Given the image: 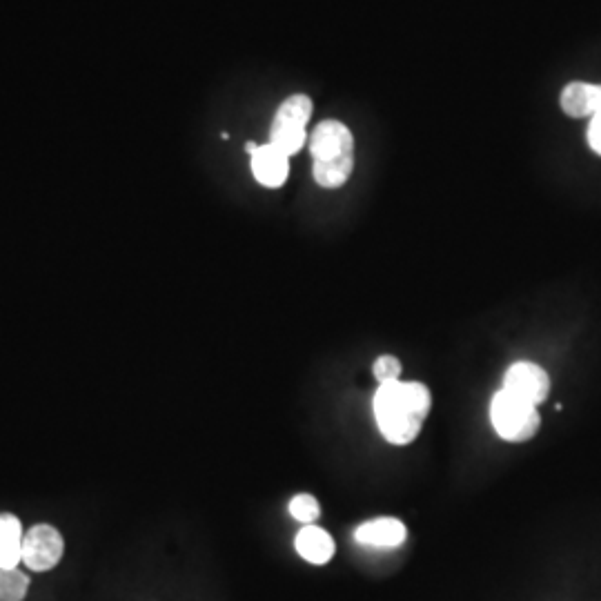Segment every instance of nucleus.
Wrapping results in <instances>:
<instances>
[{"label": "nucleus", "instance_id": "obj_1", "mask_svg": "<svg viewBox=\"0 0 601 601\" xmlns=\"http://www.w3.org/2000/svg\"><path fill=\"white\" fill-rule=\"evenodd\" d=\"M432 410V394L419 381H394L374 394V419L383 439L392 446H408L419 437Z\"/></svg>", "mask_w": 601, "mask_h": 601}, {"label": "nucleus", "instance_id": "obj_2", "mask_svg": "<svg viewBox=\"0 0 601 601\" xmlns=\"http://www.w3.org/2000/svg\"><path fill=\"white\" fill-rule=\"evenodd\" d=\"M312 174L325 190L348 183L354 170V139L341 121H321L310 136Z\"/></svg>", "mask_w": 601, "mask_h": 601}, {"label": "nucleus", "instance_id": "obj_3", "mask_svg": "<svg viewBox=\"0 0 601 601\" xmlns=\"http://www.w3.org/2000/svg\"><path fill=\"white\" fill-rule=\"evenodd\" d=\"M490 421L497 435L510 443L530 441L539 432L537 406L501 388L490 403Z\"/></svg>", "mask_w": 601, "mask_h": 601}, {"label": "nucleus", "instance_id": "obj_4", "mask_svg": "<svg viewBox=\"0 0 601 601\" xmlns=\"http://www.w3.org/2000/svg\"><path fill=\"white\" fill-rule=\"evenodd\" d=\"M312 116V101L305 94H292L279 105L274 114L270 145L277 147L285 156H294L308 139V123Z\"/></svg>", "mask_w": 601, "mask_h": 601}, {"label": "nucleus", "instance_id": "obj_5", "mask_svg": "<svg viewBox=\"0 0 601 601\" xmlns=\"http://www.w3.org/2000/svg\"><path fill=\"white\" fill-rule=\"evenodd\" d=\"M65 555V539L61 530L52 524H34L23 537V564L34 573H47V570L61 564Z\"/></svg>", "mask_w": 601, "mask_h": 601}, {"label": "nucleus", "instance_id": "obj_6", "mask_svg": "<svg viewBox=\"0 0 601 601\" xmlns=\"http://www.w3.org/2000/svg\"><path fill=\"white\" fill-rule=\"evenodd\" d=\"M504 390L532 403V406H539V403L546 401L550 394V377L544 368L537 366V363L517 361L512 363L506 372Z\"/></svg>", "mask_w": 601, "mask_h": 601}, {"label": "nucleus", "instance_id": "obj_7", "mask_svg": "<svg viewBox=\"0 0 601 601\" xmlns=\"http://www.w3.org/2000/svg\"><path fill=\"white\" fill-rule=\"evenodd\" d=\"M250 156H252L250 165H252L254 179L263 187H272L274 190V187H281L285 181H288L290 156L279 152L274 145L270 143L256 145V150Z\"/></svg>", "mask_w": 601, "mask_h": 601}, {"label": "nucleus", "instance_id": "obj_8", "mask_svg": "<svg viewBox=\"0 0 601 601\" xmlns=\"http://www.w3.org/2000/svg\"><path fill=\"white\" fill-rule=\"evenodd\" d=\"M354 539L370 548H399L408 539V530L399 519L377 517L361 524L354 532Z\"/></svg>", "mask_w": 601, "mask_h": 601}, {"label": "nucleus", "instance_id": "obj_9", "mask_svg": "<svg viewBox=\"0 0 601 601\" xmlns=\"http://www.w3.org/2000/svg\"><path fill=\"white\" fill-rule=\"evenodd\" d=\"M559 105L570 118H593L601 114V85L568 83L559 96Z\"/></svg>", "mask_w": 601, "mask_h": 601}, {"label": "nucleus", "instance_id": "obj_10", "mask_svg": "<svg viewBox=\"0 0 601 601\" xmlns=\"http://www.w3.org/2000/svg\"><path fill=\"white\" fill-rule=\"evenodd\" d=\"M294 548L303 561H308L312 566H325L330 564L334 557V539L328 530L319 526H303L294 539Z\"/></svg>", "mask_w": 601, "mask_h": 601}, {"label": "nucleus", "instance_id": "obj_11", "mask_svg": "<svg viewBox=\"0 0 601 601\" xmlns=\"http://www.w3.org/2000/svg\"><path fill=\"white\" fill-rule=\"evenodd\" d=\"M25 530L12 512H0V568H18L23 561Z\"/></svg>", "mask_w": 601, "mask_h": 601}, {"label": "nucleus", "instance_id": "obj_12", "mask_svg": "<svg viewBox=\"0 0 601 601\" xmlns=\"http://www.w3.org/2000/svg\"><path fill=\"white\" fill-rule=\"evenodd\" d=\"M29 577L18 568H0V601H25Z\"/></svg>", "mask_w": 601, "mask_h": 601}, {"label": "nucleus", "instance_id": "obj_13", "mask_svg": "<svg viewBox=\"0 0 601 601\" xmlns=\"http://www.w3.org/2000/svg\"><path fill=\"white\" fill-rule=\"evenodd\" d=\"M290 515L292 519H297L303 526H312L314 521L321 517V504L314 495H308V492H301V495H294L290 499Z\"/></svg>", "mask_w": 601, "mask_h": 601}, {"label": "nucleus", "instance_id": "obj_14", "mask_svg": "<svg viewBox=\"0 0 601 601\" xmlns=\"http://www.w3.org/2000/svg\"><path fill=\"white\" fill-rule=\"evenodd\" d=\"M401 361L397 357H392V354H383L377 361H374L372 366V374L374 379H377L379 386H386V383H394L401 381Z\"/></svg>", "mask_w": 601, "mask_h": 601}, {"label": "nucleus", "instance_id": "obj_15", "mask_svg": "<svg viewBox=\"0 0 601 601\" xmlns=\"http://www.w3.org/2000/svg\"><path fill=\"white\" fill-rule=\"evenodd\" d=\"M588 145H590V150H593L595 154H599L601 156V114H597V116H593L590 118V123H588Z\"/></svg>", "mask_w": 601, "mask_h": 601}]
</instances>
